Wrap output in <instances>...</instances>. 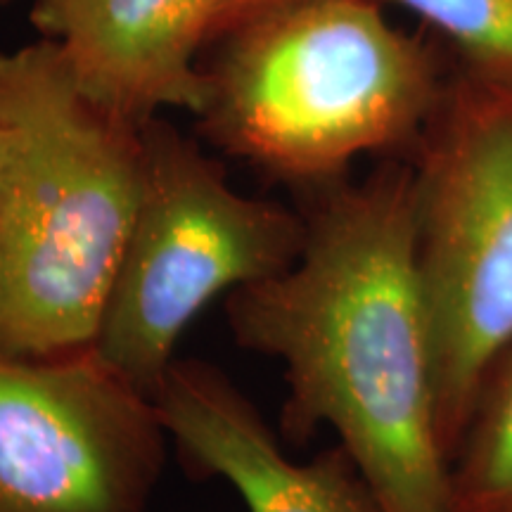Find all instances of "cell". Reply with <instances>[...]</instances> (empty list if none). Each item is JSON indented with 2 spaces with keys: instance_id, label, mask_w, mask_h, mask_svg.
I'll list each match as a JSON object with an SVG mask.
<instances>
[{
  "instance_id": "cell-8",
  "label": "cell",
  "mask_w": 512,
  "mask_h": 512,
  "mask_svg": "<svg viewBox=\"0 0 512 512\" xmlns=\"http://www.w3.org/2000/svg\"><path fill=\"white\" fill-rule=\"evenodd\" d=\"M152 403L190 470L228 482L247 512H384L347 448L294 463L259 408L211 363H171Z\"/></svg>"
},
{
  "instance_id": "cell-4",
  "label": "cell",
  "mask_w": 512,
  "mask_h": 512,
  "mask_svg": "<svg viewBox=\"0 0 512 512\" xmlns=\"http://www.w3.org/2000/svg\"><path fill=\"white\" fill-rule=\"evenodd\" d=\"M140 136L138 209L93 347L152 399L192 320L221 294L290 271L306 221L285 204L240 195L169 121L150 119Z\"/></svg>"
},
{
  "instance_id": "cell-11",
  "label": "cell",
  "mask_w": 512,
  "mask_h": 512,
  "mask_svg": "<svg viewBox=\"0 0 512 512\" xmlns=\"http://www.w3.org/2000/svg\"><path fill=\"white\" fill-rule=\"evenodd\" d=\"M283 3H287V0H216V36L238 27L240 22H245L256 12H264Z\"/></svg>"
},
{
  "instance_id": "cell-2",
  "label": "cell",
  "mask_w": 512,
  "mask_h": 512,
  "mask_svg": "<svg viewBox=\"0 0 512 512\" xmlns=\"http://www.w3.org/2000/svg\"><path fill=\"white\" fill-rule=\"evenodd\" d=\"M0 351L93 347L138 209L140 128L83 98L55 43L0 53Z\"/></svg>"
},
{
  "instance_id": "cell-12",
  "label": "cell",
  "mask_w": 512,
  "mask_h": 512,
  "mask_svg": "<svg viewBox=\"0 0 512 512\" xmlns=\"http://www.w3.org/2000/svg\"><path fill=\"white\" fill-rule=\"evenodd\" d=\"M5 164H8V131H5V124L0 121V202H3Z\"/></svg>"
},
{
  "instance_id": "cell-9",
  "label": "cell",
  "mask_w": 512,
  "mask_h": 512,
  "mask_svg": "<svg viewBox=\"0 0 512 512\" xmlns=\"http://www.w3.org/2000/svg\"><path fill=\"white\" fill-rule=\"evenodd\" d=\"M448 484L451 512H512V342L486 370Z\"/></svg>"
},
{
  "instance_id": "cell-13",
  "label": "cell",
  "mask_w": 512,
  "mask_h": 512,
  "mask_svg": "<svg viewBox=\"0 0 512 512\" xmlns=\"http://www.w3.org/2000/svg\"><path fill=\"white\" fill-rule=\"evenodd\" d=\"M10 3H15V0H0V8H5V5H10Z\"/></svg>"
},
{
  "instance_id": "cell-7",
  "label": "cell",
  "mask_w": 512,
  "mask_h": 512,
  "mask_svg": "<svg viewBox=\"0 0 512 512\" xmlns=\"http://www.w3.org/2000/svg\"><path fill=\"white\" fill-rule=\"evenodd\" d=\"M31 24L60 50L83 98L124 124L207 110L197 55L216 36V0H34Z\"/></svg>"
},
{
  "instance_id": "cell-5",
  "label": "cell",
  "mask_w": 512,
  "mask_h": 512,
  "mask_svg": "<svg viewBox=\"0 0 512 512\" xmlns=\"http://www.w3.org/2000/svg\"><path fill=\"white\" fill-rule=\"evenodd\" d=\"M415 266L448 463L512 342V91L460 72L413 157Z\"/></svg>"
},
{
  "instance_id": "cell-10",
  "label": "cell",
  "mask_w": 512,
  "mask_h": 512,
  "mask_svg": "<svg viewBox=\"0 0 512 512\" xmlns=\"http://www.w3.org/2000/svg\"><path fill=\"white\" fill-rule=\"evenodd\" d=\"M437 29L463 72L512 91V0H389Z\"/></svg>"
},
{
  "instance_id": "cell-1",
  "label": "cell",
  "mask_w": 512,
  "mask_h": 512,
  "mask_svg": "<svg viewBox=\"0 0 512 512\" xmlns=\"http://www.w3.org/2000/svg\"><path fill=\"white\" fill-rule=\"evenodd\" d=\"M302 214L299 261L228 294L230 332L285 366L287 441L330 427L384 512H451L411 159L306 190Z\"/></svg>"
},
{
  "instance_id": "cell-6",
  "label": "cell",
  "mask_w": 512,
  "mask_h": 512,
  "mask_svg": "<svg viewBox=\"0 0 512 512\" xmlns=\"http://www.w3.org/2000/svg\"><path fill=\"white\" fill-rule=\"evenodd\" d=\"M166 441L152 399L95 347L0 351V512H145Z\"/></svg>"
},
{
  "instance_id": "cell-3",
  "label": "cell",
  "mask_w": 512,
  "mask_h": 512,
  "mask_svg": "<svg viewBox=\"0 0 512 512\" xmlns=\"http://www.w3.org/2000/svg\"><path fill=\"white\" fill-rule=\"evenodd\" d=\"M226 34L202 136L304 192L363 155L411 159L448 83L375 0H287Z\"/></svg>"
}]
</instances>
